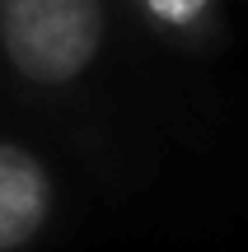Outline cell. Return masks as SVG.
Segmentation results:
<instances>
[{
  "mask_svg": "<svg viewBox=\"0 0 248 252\" xmlns=\"http://www.w3.org/2000/svg\"><path fill=\"white\" fill-rule=\"evenodd\" d=\"M103 0H0V56L33 89L75 84L103 47Z\"/></svg>",
  "mask_w": 248,
  "mask_h": 252,
  "instance_id": "1",
  "label": "cell"
},
{
  "mask_svg": "<svg viewBox=\"0 0 248 252\" xmlns=\"http://www.w3.org/2000/svg\"><path fill=\"white\" fill-rule=\"evenodd\" d=\"M52 220V173L33 150L0 140V252L28 248Z\"/></svg>",
  "mask_w": 248,
  "mask_h": 252,
  "instance_id": "2",
  "label": "cell"
},
{
  "mask_svg": "<svg viewBox=\"0 0 248 252\" xmlns=\"http://www.w3.org/2000/svg\"><path fill=\"white\" fill-rule=\"evenodd\" d=\"M141 9L164 28H197L211 14V0H141Z\"/></svg>",
  "mask_w": 248,
  "mask_h": 252,
  "instance_id": "3",
  "label": "cell"
}]
</instances>
